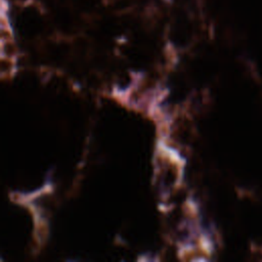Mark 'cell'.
<instances>
[{
	"mask_svg": "<svg viewBox=\"0 0 262 262\" xmlns=\"http://www.w3.org/2000/svg\"><path fill=\"white\" fill-rule=\"evenodd\" d=\"M1 1L8 5H13L19 8H25L35 3V0H1Z\"/></svg>",
	"mask_w": 262,
	"mask_h": 262,
	"instance_id": "6da1fadb",
	"label": "cell"
}]
</instances>
